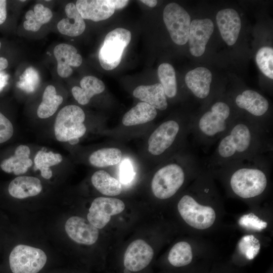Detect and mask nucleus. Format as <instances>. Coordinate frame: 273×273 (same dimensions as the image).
<instances>
[{
    "instance_id": "1",
    "label": "nucleus",
    "mask_w": 273,
    "mask_h": 273,
    "mask_svg": "<svg viewBox=\"0 0 273 273\" xmlns=\"http://www.w3.org/2000/svg\"><path fill=\"white\" fill-rule=\"evenodd\" d=\"M215 144L214 150L205 162L209 168L272 155V132L239 114Z\"/></svg>"
},
{
    "instance_id": "2",
    "label": "nucleus",
    "mask_w": 273,
    "mask_h": 273,
    "mask_svg": "<svg viewBox=\"0 0 273 273\" xmlns=\"http://www.w3.org/2000/svg\"><path fill=\"white\" fill-rule=\"evenodd\" d=\"M272 165V155L231 161L209 169L229 175L232 191L243 199L261 195L267 186V171Z\"/></svg>"
},
{
    "instance_id": "3",
    "label": "nucleus",
    "mask_w": 273,
    "mask_h": 273,
    "mask_svg": "<svg viewBox=\"0 0 273 273\" xmlns=\"http://www.w3.org/2000/svg\"><path fill=\"white\" fill-rule=\"evenodd\" d=\"M207 110L194 116L191 132L195 144L207 151L227 131L239 114L228 102H214Z\"/></svg>"
},
{
    "instance_id": "4",
    "label": "nucleus",
    "mask_w": 273,
    "mask_h": 273,
    "mask_svg": "<svg viewBox=\"0 0 273 273\" xmlns=\"http://www.w3.org/2000/svg\"><path fill=\"white\" fill-rule=\"evenodd\" d=\"M202 162L197 154L188 152L180 163L165 164L155 173L151 182L154 195L161 200L174 196L184 184L188 174H197L203 170Z\"/></svg>"
},
{
    "instance_id": "5",
    "label": "nucleus",
    "mask_w": 273,
    "mask_h": 273,
    "mask_svg": "<svg viewBox=\"0 0 273 273\" xmlns=\"http://www.w3.org/2000/svg\"><path fill=\"white\" fill-rule=\"evenodd\" d=\"M193 116L184 122L169 119L160 124L148 140V151L154 156H160L172 148L179 138H185L191 132Z\"/></svg>"
},
{
    "instance_id": "6",
    "label": "nucleus",
    "mask_w": 273,
    "mask_h": 273,
    "mask_svg": "<svg viewBox=\"0 0 273 273\" xmlns=\"http://www.w3.org/2000/svg\"><path fill=\"white\" fill-rule=\"evenodd\" d=\"M85 114L76 105H68L62 108L56 118L54 133L59 142H68L74 138L82 136L86 132L83 124Z\"/></svg>"
},
{
    "instance_id": "7",
    "label": "nucleus",
    "mask_w": 273,
    "mask_h": 273,
    "mask_svg": "<svg viewBox=\"0 0 273 273\" xmlns=\"http://www.w3.org/2000/svg\"><path fill=\"white\" fill-rule=\"evenodd\" d=\"M234 103L239 109L246 112L243 116L272 132L273 123L268 114L269 104L264 96L256 91L246 89L237 95Z\"/></svg>"
},
{
    "instance_id": "8",
    "label": "nucleus",
    "mask_w": 273,
    "mask_h": 273,
    "mask_svg": "<svg viewBox=\"0 0 273 273\" xmlns=\"http://www.w3.org/2000/svg\"><path fill=\"white\" fill-rule=\"evenodd\" d=\"M131 38L130 31L123 28H117L106 35L99 53V62L104 69L111 70L119 65Z\"/></svg>"
},
{
    "instance_id": "9",
    "label": "nucleus",
    "mask_w": 273,
    "mask_h": 273,
    "mask_svg": "<svg viewBox=\"0 0 273 273\" xmlns=\"http://www.w3.org/2000/svg\"><path fill=\"white\" fill-rule=\"evenodd\" d=\"M47 260L40 249L20 244L14 248L9 256V264L13 273H38Z\"/></svg>"
},
{
    "instance_id": "10",
    "label": "nucleus",
    "mask_w": 273,
    "mask_h": 273,
    "mask_svg": "<svg viewBox=\"0 0 273 273\" xmlns=\"http://www.w3.org/2000/svg\"><path fill=\"white\" fill-rule=\"evenodd\" d=\"M177 209L185 221L196 229H208L215 220V212L211 207L200 204L189 194H186L180 198L177 204Z\"/></svg>"
},
{
    "instance_id": "11",
    "label": "nucleus",
    "mask_w": 273,
    "mask_h": 273,
    "mask_svg": "<svg viewBox=\"0 0 273 273\" xmlns=\"http://www.w3.org/2000/svg\"><path fill=\"white\" fill-rule=\"evenodd\" d=\"M163 17L172 41L178 45L186 43L191 24L188 13L177 3H171L165 6Z\"/></svg>"
},
{
    "instance_id": "12",
    "label": "nucleus",
    "mask_w": 273,
    "mask_h": 273,
    "mask_svg": "<svg viewBox=\"0 0 273 273\" xmlns=\"http://www.w3.org/2000/svg\"><path fill=\"white\" fill-rule=\"evenodd\" d=\"M127 0H78L76 7L83 19L98 22L107 19L115 10L125 7Z\"/></svg>"
},
{
    "instance_id": "13",
    "label": "nucleus",
    "mask_w": 273,
    "mask_h": 273,
    "mask_svg": "<svg viewBox=\"0 0 273 273\" xmlns=\"http://www.w3.org/2000/svg\"><path fill=\"white\" fill-rule=\"evenodd\" d=\"M125 204L120 199L100 197L92 202L87 215V220L97 229L103 228L110 220L111 216L123 211Z\"/></svg>"
},
{
    "instance_id": "14",
    "label": "nucleus",
    "mask_w": 273,
    "mask_h": 273,
    "mask_svg": "<svg viewBox=\"0 0 273 273\" xmlns=\"http://www.w3.org/2000/svg\"><path fill=\"white\" fill-rule=\"evenodd\" d=\"M214 30L213 22L209 18L194 19L190 24L188 37L189 51L195 56H202Z\"/></svg>"
},
{
    "instance_id": "15",
    "label": "nucleus",
    "mask_w": 273,
    "mask_h": 273,
    "mask_svg": "<svg viewBox=\"0 0 273 273\" xmlns=\"http://www.w3.org/2000/svg\"><path fill=\"white\" fill-rule=\"evenodd\" d=\"M152 248L145 241L137 239L127 247L124 255L125 268L131 271H139L147 266L153 257Z\"/></svg>"
},
{
    "instance_id": "16",
    "label": "nucleus",
    "mask_w": 273,
    "mask_h": 273,
    "mask_svg": "<svg viewBox=\"0 0 273 273\" xmlns=\"http://www.w3.org/2000/svg\"><path fill=\"white\" fill-rule=\"evenodd\" d=\"M65 229L68 236L74 242L90 245L99 237L98 229L87 220L79 216H72L66 222Z\"/></svg>"
},
{
    "instance_id": "17",
    "label": "nucleus",
    "mask_w": 273,
    "mask_h": 273,
    "mask_svg": "<svg viewBox=\"0 0 273 273\" xmlns=\"http://www.w3.org/2000/svg\"><path fill=\"white\" fill-rule=\"evenodd\" d=\"M216 20L223 40L229 46L234 44L241 28V21L238 13L232 9L221 10L217 13Z\"/></svg>"
},
{
    "instance_id": "18",
    "label": "nucleus",
    "mask_w": 273,
    "mask_h": 273,
    "mask_svg": "<svg viewBox=\"0 0 273 273\" xmlns=\"http://www.w3.org/2000/svg\"><path fill=\"white\" fill-rule=\"evenodd\" d=\"M54 54L57 61V72L63 78L70 76L72 72V67L79 66L82 62L80 55L72 45L60 43L54 50Z\"/></svg>"
},
{
    "instance_id": "19",
    "label": "nucleus",
    "mask_w": 273,
    "mask_h": 273,
    "mask_svg": "<svg viewBox=\"0 0 273 273\" xmlns=\"http://www.w3.org/2000/svg\"><path fill=\"white\" fill-rule=\"evenodd\" d=\"M212 73L207 68L198 67L189 71L185 82L193 95L199 99H206L210 93Z\"/></svg>"
},
{
    "instance_id": "20",
    "label": "nucleus",
    "mask_w": 273,
    "mask_h": 273,
    "mask_svg": "<svg viewBox=\"0 0 273 273\" xmlns=\"http://www.w3.org/2000/svg\"><path fill=\"white\" fill-rule=\"evenodd\" d=\"M65 11L67 18L58 23V31L62 34L72 37L81 34L85 30V24L75 5L72 3H68L65 7Z\"/></svg>"
},
{
    "instance_id": "21",
    "label": "nucleus",
    "mask_w": 273,
    "mask_h": 273,
    "mask_svg": "<svg viewBox=\"0 0 273 273\" xmlns=\"http://www.w3.org/2000/svg\"><path fill=\"white\" fill-rule=\"evenodd\" d=\"M133 96L160 110H165L168 107L166 95L160 83L138 86L133 90Z\"/></svg>"
},
{
    "instance_id": "22",
    "label": "nucleus",
    "mask_w": 273,
    "mask_h": 273,
    "mask_svg": "<svg viewBox=\"0 0 273 273\" xmlns=\"http://www.w3.org/2000/svg\"><path fill=\"white\" fill-rule=\"evenodd\" d=\"M42 189L40 180L29 176H18L10 183V195L17 199H24L38 195Z\"/></svg>"
},
{
    "instance_id": "23",
    "label": "nucleus",
    "mask_w": 273,
    "mask_h": 273,
    "mask_svg": "<svg viewBox=\"0 0 273 273\" xmlns=\"http://www.w3.org/2000/svg\"><path fill=\"white\" fill-rule=\"evenodd\" d=\"M30 154V150L27 146H19L13 156L1 162L2 169L7 173H13L16 175L25 173L32 165V161L29 158Z\"/></svg>"
},
{
    "instance_id": "24",
    "label": "nucleus",
    "mask_w": 273,
    "mask_h": 273,
    "mask_svg": "<svg viewBox=\"0 0 273 273\" xmlns=\"http://www.w3.org/2000/svg\"><path fill=\"white\" fill-rule=\"evenodd\" d=\"M80 87L75 86L71 90L74 99L81 105L88 104L95 95L102 93L105 88L104 82L93 76H85L80 81Z\"/></svg>"
},
{
    "instance_id": "25",
    "label": "nucleus",
    "mask_w": 273,
    "mask_h": 273,
    "mask_svg": "<svg viewBox=\"0 0 273 273\" xmlns=\"http://www.w3.org/2000/svg\"><path fill=\"white\" fill-rule=\"evenodd\" d=\"M157 112L154 107L145 102H140L123 116L122 123L126 126L150 122L156 117Z\"/></svg>"
},
{
    "instance_id": "26",
    "label": "nucleus",
    "mask_w": 273,
    "mask_h": 273,
    "mask_svg": "<svg viewBox=\"0 0 273 273\" xmlns=\"http://www.w3.org/2000/svg\"><path fill=\"white\" fill-rule=\"evenodd\" d=\"M91 181L95 188L104 195L115 196L121 193L120 181L105 170L96 171L91 177Z\"/></svg>"
},
{
    "instance_id": "27",
    "label": "nucleus",
    "mask_w": 273,
    "mask_h": 273,
    "mask_svg": "<svg viewBox=\"0 0 273 273\" xmlns=\"http://www.w3.org/2000/svg\"><path fill=\"white\" fill-rule=\"evenodd\" d=\"M52 17L53 13L49 8L37 4L34 7V11L30 10L26 12L24 28L28 31L36 32L42 25L48 23Z\"/></svg>"
},
{
    "instance_id": "28",
    "label": "nucleus",
    "mask_w": 273,
    "mask_h": 273,
    "mask_svg": "<svg viewBox=\"0 0 273 273\" xmlns=\"http://www.w3.org/2000/svg\"><path fill=\"white\" fill-rule=\"evenodd\" d=\"M63 100L62 96L57 95L56 88L53 85L47 86L43 93L42 101L37 108L38 117L45 119L52 116Z\"/></svg>"
},
{
    "instance_id": "29",
    "label": "nucleus",
    "mask_w": 273,
    "mask_h": 273,
    "mask_svg": "<svg viewBox=\"0 0 273 273\" xmlns=\"http://www.w3.org/2000/svg\"><path fill=\"white\" fill-rule=\"evenodd\" d=\"M122 158L121 151L116 148H107L98 150L89 157L91 165L97 167H105L119 163Z\"/></svg>"
},
{
    "instance_id": "30",
    "label": "nucleus",
    "mask_w": 273,
    "mask_h": 273,
    "mask_svg": "<svg viewBox=\"0 0 273 273\" xmlns=\"http://www.w3.org/2000/svg\"><path fill=\"white\" fill-rule=\"evenodd\" d=\"M157 73L166 96L169 98L175 97L177 87L175 72L173 66L169 63H163L158 67Z\"/></svg>"
},
{
    "instance_id": "31",
    "label": "nucleus",
    "mask_w": 273,
    "mask_h": 273,
    "mask_svg": "<svg viewBox=\"0 0 273 273\" xmlns=\"http://www.w3.org/2000/svg\"><path fill=\"white\" fill-rule=\"evenodd\" d=\"M62 161V157L60 154L39 151L34 159L35 169L40 170L43 178L50 179L53 175L50 167L59 164Z\"/></svg>"
},
{
    "instance_id": "32",
    "label": "nucleus",
    "mask_w": 273,
    "mask_h": 273,
    "mask_svg": "<svg viewBox=\"0 0 273 273\" xmlns=\"http://www.w3.org/2000/svg\"><path fill=\"white\" fill-rule=\"evenodd\" d=\"M193 259L190 245L186 242H179L170 249L168 259L174 266L181 267L190 264Z\"/></svg>"
},
{
    "instance_id": "33",
    "label": "nucleus",
    "mask_w": 273,
    "mask_h": 273,
    "mask_svg": "<svg viewBox=\"0 0 273 273\" xmlns=\"http://www.w3.org/2000/svg\"><path fill=\"white\" fill-rule=\"evenodd\" d=\"M255 60L260 71L269 78L273 79V49L263 47L257 51Z\"/></svg>"
},
{
    "instance_id": "34",
    "label": "nucleus",
    "mask_w": 273,
    "mask_h": 273,
    "mask_svg": "<svg viewBox=\"0 0 273 273\" xmlns=\"http://www.w3.org/2000/svg\"><path fill=\"white\" fill-rule=\"evenodd\" d=\"M240 252L248 259H254L259 252L260 244L259 240L252 235L243 237L238 243Z\"/></svg>"
},
{
    "instance_id": "35",
    "label": "nucleus",
    "mask_w": 273,
    "mask_h": 273,
    "mask_svg": "<svg viewBox=\"0 0 273 273\" xmlns=\"http://www.w3.org/2000/svg\"><path fill=\"white\" fill-rule=\"evenodd\" d=\"M238 223L245 229L254 231H261L265 229L267 225L266 222L252 213L242 216L239 220Z\"/></svg>"
},
{
    "instance_id": "36",
    "label": "nucleus",
    "mask_w": 273,
    "mask_h": 273,
    "mask_svg": "<svg viewBox=\"0 0 273 273\" xmlns=\"http://www.w3.org/2000/svg\"><path fill=\"white\" fill-rule=\"evenodd\" d=\"M14 128L11 121L0 112V144L9 140L13 135Z\"/></svg>"
},
{
    "instance_id": "37",
    "label": "nucleus",
    "mask_w": 273,
    "mask_h": 273,
    "mask_svg": "<svg viewBox=\"0 0 273 273\" xmlns=\"http://www.w3.org/2000/svg\"><path fill=\"white\" fill-rule=\"evenodd\" d=\"M134 175L132 166L128 160L123 161L120 166V179L123 184L130 183Z\"/></svg>"
},
{
    "instance_id": "38",
    "label": "nucleus",
    "mask_w": 273,
    "mask_h": 273,
    "mask_svg": "<svg viewBox=\"0 0 273 273\" xmlns=\"http://www.w3.org/2000/svg\"><path fill=\"white\" fill-rule=\"evenodd\" d=\"M7 1L0 0V25L3 24L7 18Z\"/></svg>"
},
{
    "instance_id": "39",
    "label": "nucleus",
    "mask_w": 273,
    "mask_h": 273,
    "mask_svg": "<svg viewBox=\"0 0 273 273\" xmlns=\"http://www.w3.org/2000/svg\"><path fill=\"white\" fill-rule=\"evenodd\" d=\"M1 47V42H0V49ZM8 65V61L6 58L0 57V71L6 69Z\"/></svg>"
},
{
    "instance_id": "40",
    "label": "nucleus",
    "mask_w": 273,
    "mask_h": 273,
    "mask_svg": "<svg viewBox=\"0 0 273 273\" xmlns=\"http://www.w3.org/2000/svg\"><path fill=\"white\" fill-rule=\"evenodd\" d=\"M141 2L150 7H154L157 4V1L156 0H141Z\"/></svg>"
},
{
    "instance_id": "41",
    "label": "nucleus",
    "mask_w": 273,
    "mask_h": 273,
    "mask_svg": "<svg viewBox=\"0 0 273 273\" xmlns=\"http://www.w3.org/2000/svg\"><path fill=\"white\" fill-rule=\"evenodd\" d=\"M6 76L5 74H3V73H0V91L6 85Z\"/></svg>"
},
{
    "instance_id": "42",
    "label": "nucleus",
    "mask_w": 273,
    "mask_h": 273,
    "mask_svg": "<svg viewBox=\"0 0 273 273\" xmlns=\"http://www.w3.org/2000/svg\"><path fill=\"white\" fill-rule=\"evenodd\" d=\"M79 141V138H74L69 141L68 142L71 145H75L77 144Z\"/></svg>"
},
{
    "instance_id": "43",
    "label": "nucleus",
    "mask_w": 273,
    "mask_h": 273,
    "mask_svg": "<svg viewBox=\"0 0 273 273\" xmlns=\"http://www.w3.org/2000/svg\"><path fill=\"white\" fill-rule=\"evenodd\" d=\"M124 273H131V271H130L129 269L125 268L124 269Z\"/></svg>"
}]
</instances>
